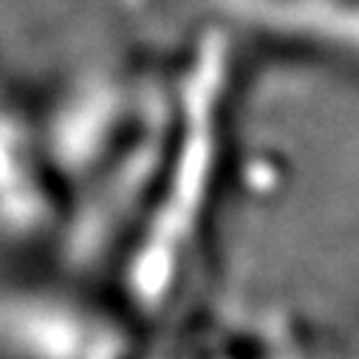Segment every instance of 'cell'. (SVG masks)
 Returning <instances> with one entry per match:
<instances>
[{"instance_id": "cell-1", "label": "cell", "mask_w": 359, "mask_h": 359, "mask_svg": "<svg viewBox=\"0 0 359 359\" xmlns=\"http://www.w3.org/2000/svg\"><path fill=\"white\" fill-rule=\"evenodd\" d=\"M0 353L6 359H125L122 328L57 292L0 294Z\"/></svg>"}]
</instances>
